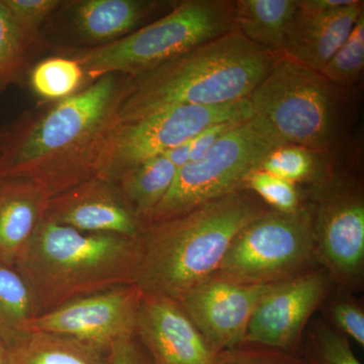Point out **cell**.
<instances>
[{
	"instance_id": "26",
	"label": "cell",
	"mask_w": 364,
	"mask_h": 364,
	"mask_svg": "<svg viewBox=\"0 0 364 364\" xmlns=\"http://www.w3.org/2000/svg\"><path fill=\"white\" fill-rule=\"evenodd\" d=\"M320 155L294 145L274 148L261 164L260 169L284 181L306 184L322 172Z\"/></svg>"
},
{
	"instance_id": "4",
	"label": "cell",
	"mask_w": 364,
	"mask_h": 364,
	"mask_svg": "<svg viewBox=\"0 0 364 364\" xmlns=\"http://www.w3.org/2000/svg\"><path fill=\"white\" fill-rule=\"evenodd\" d=\"M141 257L140 238L85 233L44 218L16 267L40 316L74 299L135 284Z\"/></svg>"
},
{
	"instance_id": "7",
	"label": "cell",
	"mask_w": 364,
	"mask_h": 364,
	"mask_svg": "<svg viewBox=\"0 0 364 364\" xmlns=\"http://www.w3.org/2000/svg\"><path fill=\"white\" fill-rule=\"evenodd\" d=\"M312 219L318 267L333 289L356 294L364 284V191L359 179L324 168L301 189Z\"/></svg>"
},
{
	"instance_id": "10",
	"label": "cell",
	"mask_w": 364,
	"mask_h": 364,
	"mask_svg": "<svg viewBox=\"0 0 364 364\" xmlns=\"http://www.w3.org/2000/svg\"><path fill=\"white\" fill-rule=\"evenodd\" d=\"M248 98L219 105H177L119 124L105 150L98 177L112 181L124 170L162 156L212 124L248 121Z\"/></svg>"
},
{
	"instance_id": "28",
	"label": "cell",
	"mask_w": 364,
	"mask_h": 364,
	"mask_svg": "<svg viewBox=\"0 0 364 364\" xmlns=\"http://www.w3.org/2000/svg\"><path fill=\"white\" fill-rule=\"evenodd\" d=\"M244 189L277 212L294 214L305 207L304 193L299 186L261 169L254 170L247 177Z\"/></svg>"
},
{
	"instance_id": "17",
	"label": "cell",
	"mask_w": 364,
	"mask_h": 364,
	"mask_svg": "<svg viewBox=\"0 0 364 364\" xmlns=\"http://www.w3.org/2000/svg\"><path fill=\"white\" fill-rule=\"evenodd\" d=\"M67 4L72 31L91 47L130 35L149 23L147 21L163 7L169 6L160 0H77Z\"/></svg>"
},
{
	"instance_id": "30",
	"label": "cell",
	"mask_w": 364,
	"mask_h": 364,
	"mask_svg": "<svg viewBox=\"0 0 364 364\" xmlns=\"http://www.w3.org/2000/svg\"><path fill=\"white\" fill-rule=\"evenodd\" d=\"M217 364H306L301 354L243 341L217 354Z\"/></svg>"
},
{
	"instance_id": "11",
	"label": "cell",
	"mask_w": 364,
	"mask_h": 364,
	"mask_svg": "<svg viewBox=\"0 0 364 364\" xmlns=\"http://www.w3.org/2000/svg\"><path fill=\"white\" fill-rule=\"evenodd\" d=\"M141 296L136 284L88 294L37 316L28 329L70 337L107 355L117 341L135 336Z\"/></svg>"
},
{
	"instance_id": "34",
	"label": "cell",
	"mask_w": 364,
	"mask_h": 364,
	"mask_svg": "<svg viewBox=\"0 0 364 364\" xmlns=\"http://www.w3.org/2000/svg\"><path fill=\"white\" fill-rule=\"evenodd\" d=\"M189 155H191V148H189V141L177 146L173 149L169 150L165 153L163 156L170 160L177 167V169L184 166L189 162Z\"/></svg>"
},
{
	"instance_id": "32",
	"label": "cell",
	"mask_w": 364,
	"mask_h": 364,
	"mask_svg": "<svg viewBox=\"0 0 364 364\" xmlns=\"http://www.w3.org/2000/svg\"><path fill=\"white\" fill-rule=\"evenodd\" d=\"M246 122V121H244ZM244 122L230 121L223 122L208 127L205 130L200 132L191 140H189V148H191V155H189V162L196 161L207 154L208 150L215 145L220 139L223 138L228 132L232 130L239 124Z\"/></svg>"
},
{
	"instance_id": "20",
	"label": "cell",
	"mask_w": 364,
	"mask_h": 364,
	"mask_svg": "<svg viewBox=\"0 0 364 364\" xmlns=\"http://www.w3.org/2000/svg\"><path fill=\"white\" fill-rule=\"evenodd\" d=\"M4 364H112L102 352L53 333L31 331L7 347Z\"/></svg>"
},
{
	"instance_id": "21",
	"label": "cell",
	"mask_w": 364,
	"mask_h": 364,
	"mask_svg": "<svg viewBox=\"0 0 364 364\" xmlns=\"http://www.w3.org/2000/svg\"><path fill=\"white\" fill-rule=\"evenodd\" d=\"M176 171V165L162 155L124 170L111 181L147 226L153 210L168 193Z\"/></svg>"
},
{
	"instance_id": "35",
	"label": "cell",
	"mask_w": 364,
	"mask_h": 364,
	"mask_svg": "<svg viewBox=\"0 0 364 364\" xmlns=\"http://www.w3.org/2000/svg\"><path fill=\"white\" fill-rule=\"evenodd\" d=\"M7 347L4 342L0 340V364L4 363V359H6Z\"/></svg>"
},
{
	"instance_id": "3",
	"label": "cell",
	"mask_w": 364,
	"mask_h": 364,
	"mask_svg": "<svg viewBox=\"0 0 364 364\" xmlns=\"http://www.w3.org/2000/svg\"><path fill=\"white\" fill-rule=\"evenodd\" d=\"M269 208L242 189L144 228L136 286L179 301L210 279L246 225Z\"/></svg>"
},
{
	"instance_id": "33",
	"label": "cell",
	"mask_w": 364,
	"mask_h": 364,
	"mask_svg": "<svg viewBox=\"0 0 364 364\" xmlns=\"http://www.w3.org/2000/svg\"><path fill=\"white\" fill-rule=\"evenodd\" d=\"M107 356L112 364H153L135 336L119 340L112 345Z\"/></svg>"
},
{
	"instance_id": "2",
	"label": "cell",
	"mask_w": 364,
	"mask_h": 364,
	"mask_svg": "<svg viewBox=\"0 0 364 364\" xmlns=\"http://www.w3.org/2000/svg\"><path fill=\"white\" fill-rule=\"evenodd\" d=\"M274 58L235 28L159 65L127 76L119 124L177 105L246 100L267 77Z\"/></svg>"
},
{
	"instance_id": "6",
	"label": "cell",
	"mask_w": 364,
	"mask_h": 364,
	"mask_svg": "<svg viewBox=\"0 0 364 364\" xmlns=\"http://www.w3.org/2000/svg\"><path fill=\"white\" fill-rule=\"evenodd\" d=\"M234 28V1L186 0L122 39L62 55L77 60L91 83L107 74L136 75Z\"/></svg>"
},
{
	"instance_id": "19",
	"label": "cell",
	"mask_w": 364,
	"mask_h": 364,
	"mask_svg": "<svg viewBox=\"0 0 364 364\" xmlns=\"http://www.w3.org/2000/svg\"><path fill=\"white\" fill-rule=\"evenodd\" d=\"M235 28L272 55L284 54L299 0H236Z\"/></svg>"
},
{
	"instance_id": "14",
	"label": "cell",
	"mask_w": 364,
	"mask_h": 364,
	"mask_svg": "<svg viewBox=\"0 0 364 364\" xmlns=\"http://www.w3.org/2000/svg\"><path fill=\"white\" fill-rule=\"evenodd\" d=\"M135 337L153 364H217L210 347L177 299L143 293Z\"/></svg>"
},
{
	"instance_id": "1",
	"label": "cell",
	"mask_w": 364,
	"mask_h": 364,
	"mask_svg": "<svg viewBox=\"0 0 364 364\" xmlns=\"http://www.w3.org/2000/svg\"><path fill=\"white\" fill-rule=\"evenodd\" d=\"M127 76L107 74L0 134V178L36 182L50 198L97 176L119 128Z\"/></svg>"
},
{
	"instance_id": "8",
	"label": "cell",
	"mask_w": 364,
	"mask_h": 364,
	"mask_svg": "<svg viewBox=\"0 0 364 364\" xmlns=\"http://www.w3.org/2000/svg\"><path fill=\"white\" fill-rule=\"evenodd\" d=\"M317 267L312 219L305 205L294 214L269 208L246 225L235 236L210 277L268 286Z\"/></svg>"
},
{
	"instance_id": "23",
	"label": "cell",
	"mask_w": 364,
	"mask_h": 364,
	"mask_svg": "<svg viewBox=\"0 0 364 364\" xmlns=\"http://www.w3.org/2000/svg\"><path fill=\"white\" fill-rule=\"evenodd\" d=\"M28 81L37 97L54 104L76 95L90 83L77 60L66 55L49 57L36 64Z\"/></svg>"
},
{
	"instance_id": "31",
	"label": "cell",
	"mask_w": 364,
	"mask_h": 364,
	"mask_svg": "<svg viewBox=\"0 0 364 364\" xmlns=\"http://www.w3.org/2000/svg\"><path fill=\"white\" fill-rule=\"evenodd\" d=\"M20 26L28 47L39 38L43 23L63 6L61 0H2Z\"/></svg>"
},
{
	"instance_id": "16",
	"label": "cell",
	"mask_w": 364,
	"mask_h": 364,
	"mask_svg": "<svg viewBox=\"0 0 364 364\" xmlns=\"http://www.w3.org/2000/svg\"><path fill=\"white\" fill-rule=\"evenodd\" d=\"M363 13V1L359 0L332 11H317L299 0L282 55L320 72L344 44Z\"/></svg>"
},
{
	"instance_id": "29",
	"label": "cell",
	"mask_w": 364,
	"mask_h": 364,
	"mask_svg": "<svg viewBox=\"0 0 364 364\" xmlns=\"http://www.w3.org/2000/svg\"><path fill=\"white\" fill-rule=\"evenodd\" d=\"M326 322L359 346H364V308L355 294L333 289L322 305Z\"/></svg>"
},
{
	"instance_id": "22",
	"label": "cell",
	"mask_w": 364,
	"mask_h": 364,
	"mask_svg": "<svg viewBox=\"0 0 364 364\" xmlns=\"http://www.w3.org/2000/svg\"><path fill=\"white\" fill-rule=\"evenodd\" d=\"M37 317L28 282L16 268L0 260V340L11 346L28 335L31 321Z\"/></svg>"
},
{
	"instance_id": "13",
	"label": "cell",
	"mask_w": 364,
	"mask_h": 364,
	"mask_svg": "<svg viewBox=\"0 0 364 364\" xmlns=\"http://www.w3.org/2000/svg\"><path fill=\"white\" fill-rule=\"evenodd\" d=\"M272 286L236 284L210 277L178 301L210 350L218 354L245 340L254 311Z\"/></svg>"
},
{
	"instance_id": "36",
	"label": "cell",
	"mask_w": 364,
	"mask_h": 364,
	"mask_svg": "<svg viewBox=\"0 0 364 364\" xmlns=\"http://www.w3.org/2000/svg\"><path fill=\"white\" fill-rule=\"evenodd\" d=\"M1 90H1V87H0V92H1Z\"/></svg>"
},
{
	"instance_id": "18",
	"label": "cell",
	"mask_w": 364,
	"mask_h": 364,
	"mask_svg": "<svg viewBox=\"0 0 364 364\" xmlns=\"http://www.w3.org/2000/svg\"><path fill=\"white\" fill-rule=\"evenodd\" d=\"M49 200L36 182L0 178V260L16 265L44 220Z\"/></svg>"
},
{
	"instance_id": "25",
	"label": "cell",
	"mask_w": 364,
	"mask_h": 364,
	"mask_svg": "<svg viewBox=\"0 0 364 364\" xmlns=\"http://www.w3.org/2000/svg\"><path fill=\"white\" fill-rule=\"evenodd\" d=\"M364 69V13L338 51L320 73L338 87L350 90L360 82Z\"/></svg>"
},
{
	"instance_id": "9",
	"label": "cell",
	"mask_w": 364,
	"mask_h": 364,
	"mask_svg": "<svg viewBox=\"0 0 364 364\" xmlns=\"http://www.w3.org/2000/svg\"><path fill=\"white\" fill-rule=\"evenodd\" d=\"M277 146L252 119L235 127L205 156L177 169L168 193L153 210L149 223L188 212L203 203L242 191L247 177Z\"/></svg>"
},
{
	"instance_id": "24",
	"label": "cell",
	"mask_w": 364,
	"mask_h": 364,
	"mask_svg": "<svg viewBox=\"0 0 364 364\" xmlns=\"http://www.w3.org/2000/svg\"><path fill=\"white\" fill-rule=\"evenodd\" d=\"M299 354L306 364H363L352 349L351 341L326 322L311 321Z\"/></svg>"
},
{
	"instance_id": "15",
	"label": "cell",
	"mask_w": 364,
	"mask_h": 364,
	"mask_svg": "<svg viewBox=\"0 0 364 364\" xmlns=\"http://www.w3.org/2000/svg\"><path fill=\"white\" fill-rule=\"evenodd\" d=\"M45 218L85 233L134 239L146 227L116 184L98 176L50 198Z\"/></svg>"
},
{
	"instance_id": "5",
	"label": "cell",
	"mask_w": 364,
	"mask_h": 364,
	"mask_svg": "<svg viewBox=\"0 0 364 364\" xmlns=\"http://www.w3.org/2000/svg\"><path fill=\"white\" fill-rule=\"evenodd\" d=\"M348 90L286 55H275L269 73L248 97L251 119L277 147L299 146L328 156L344 141Z\"/></svg>"
},
{
	"instance_id": "12",
	"label": "cell",
	"mask_w": 364,
	"mask_h": 364,
	"mask_svg": "<svg viewBox=\"0 0 364 364\" xmlns=\"http://www.w3.org/2000/svg\"><path fill=\"white\" fill-rule=\"evenodd\" d=\"M324 268L273 284L254 311L244 341L299 353L314 314L333 291Z\"/></svg>"
},
{
	"instance_id": "27",
	"label": "cell",
	"mask_w": 364,
	"mask_h": 364,
	"mask_svg": "<svg viewBox=\"0 0 364 364\" xmlns=\"http://www.w3.org/2000/svg\"><path fill=\"white\" fill-rule=\"evenodd\" d=\"M28 46L14 16L0 0V87L20 78L26 65Z\"/></svg>"
}]
</instances>
